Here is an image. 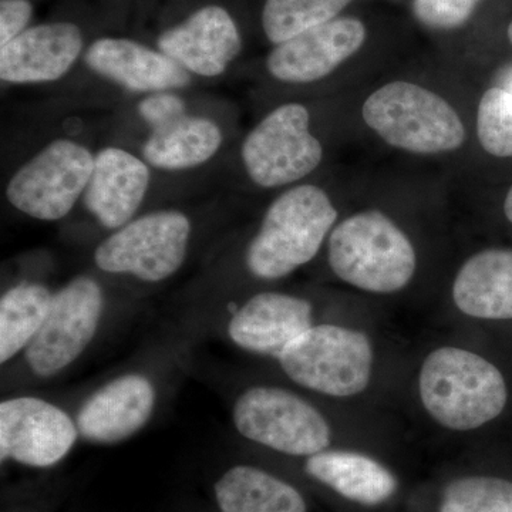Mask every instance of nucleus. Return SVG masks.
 Listing matches in <instances>:
<instances>
[{
  "label": "nucleus",
  "instance_id": "1",
  "mask_svg": "<svg viewBox=\"0 0 512 512\" xmlns=\"http://www.w3.org/2000/svg\"><path fill=\"white\" fill-rule=\"evenodd\" d=\"M336 220L338 210L318 185L301 184L282 192L248 244V271L264 281L293 274L318 255Z\"/></svg>",
  "mask_w": 512,
  "mask_h": 512
},
{
  "label": "nucleus",
  "instance_id": "2",
  "mask_svg": "<svg viewBox=\"0 0 512 512\" xmlns=\"http://www.w3.org/2000/svg\"><path fill=\"white\" fill-rule=\"evenodd\" d=\"M419 392L431 419L456 431L476 430L497 419L508 400L504 376L493 363L453 346L424 359Z\"/></svg>",
  "mask_w": 512,
  "mask_h": 512
},
{
  "label": "nucleus",
  "instance_id": "3",
  "mask_svg": "<svg viewBox=\"0 0 512 512\" xmlns=\"http://www.w3.org/2000/svg\"><path fill=\"white\" fill-rule=\"evenodd\" d=\"M328 258L340 281L373 293L402 291L417 268L416 249L406 232L377 210L339 222L329 235Z\"/></svg>",
  "mask_w": 512,
  "mask_h": 512
},
{
  "label": "nucleus",
  "instance_id": "4",
  "mask_svg": "<svg viewBox=\"0 0 512 512\" xmlns=\"http://www.w3.org/2000/svg\"><path fill=\"white\" fill-rule=\"evenodd\" d=\"M362 116L384 143L407 153H451L467 140L463 120L444 97L403 80L384 84L370 94Z\"/></svg>",
  "mask_w": 512,
  "mask_h": 512
},
{
  "label": "nucleus",
  "instance_id": "5",
  "mask_svg": "<svg viewBox=\"0 0 512 512\" xmlns=\"http://www.w3.org/2000/svg\"><path fill=\"white\" fill-rule=\"evenodd\" d=\"M278 360L289 379L326 396H356L372 379L370 339L343 326H312L286 346Z\"/></svg>",
  "mask_w": 512,
  "mask_h": 512
},
{
  "label": "nucleus",
  "instance_id": "6",
  "mask_svg": "<svg viewBox=\"0 0 512 512\" xmlns=\"http://www.w3.org/2000/svg\"><path fill=\"white\" fill-rule=\"evenodd\" d=\"M191 221L184 212L160 210L134 218L94 251V264L107 274L161 282L180 271L187 258Z\"/></svg>",
  "mask_w": 512,
  "mask_h": 512
},
{
  "label": "nucleus",
  "instance_id": "7",
  "mask_svg": "<svg viewBox=\"0 0 512 512\" xmlns=\"http://www.w3.org/2000/svg\"><path fill=\"white\" fill-rule=\"evenodd\" d=\"M93 168L89 148L70 138H57L15 171L6 198L33 220H62L83 198Z\"/></svg>",
  "mask_w": 512,
  "mask_h": 512
},
{
  "label": "nucleus",
  "instance_id": "8",
  "mask_svg": "<svg viewBox=\"0 0 512 512\" xmlns=\"http://www.w3.org/2000/svg\"><path fill=\"white\" fill-rule=\"evenodd\" d=\"M242 164L252 183L279 188L312 174L323 160V146L311 131V113L301 103L276 107L247 134Z\"/></svg>",
  "mask_w": 512,
  "mask_h": 512
},
{
  "label": "nucleus",
  "instance_id": "9",
  "mask_svg": "<svg viewBox=\"0 0 512 512\" xmlns=\"http://www.w3.org/2000/svg\"><path fill=\"white\" fill-rule=\"evenodd\" d=\"M232 420L245 439L288 456L311 457L326 450L332 439L322 413L281 387L245 390L234 404Z\"/></svg>",
  "mask_w": 512,
  "mask_h": 512
},
{
  "label": "nucleus",
  "instance_id": "10",
  "mask_svg": "<svg viewBox=\"0 0 512 512\" xmlns=\"http://www.w3.org/2000/svg\"><path fill=\"white\" fill-rule=\"evenodd\" d=\"M104 293L99 282L76 276L53 295L49 315L25 350L29 369L39 377L59 375L89 348L99 330Z\"/></svg>",
  "mask_w": 512,
  "mask_h": 512
},
{
  "label": "nucleus",
  "instance_id": "11",
  "mask_svg": "<svg viewBox=\"0 0 512 512\" xmlns=\"http://www.w3.org/2000/svg\"><path fill=\"white\" fill-rule=\"evenodd\" d=\"M79 436L69 414L39 397H13L0 404L2 461L52 467L70 453Z\"/></svg>",
  "mask_w": 512,
  "mask_h": 512
},
{
  "label": "nucleus",
  "instance_id": "12",
  "mask_svg": "<svg viewBox=\"0 0 512 512\" xmlns=\"http://www.w3.org/2000/svg\"><path fill=\"white\" fill-rule=\"evenodd\" d=\"M366 36L362 20L339 16L276 45L266 57V70L282 83L319 82L359 52Z\"/></svg>",
  "mask_w": 512,
  "mask_h": 512
},
{
  "label": "nucleus",
  "instance_id": "13",
  "mask_svg": "<svg viewBox=\"0 0 512 512\" xmlns=\"http://www.w3.org/2000/svg\"><path fill=\"white\" fill-rule=\"evenodd\" d=\"M158 50L192 76H222L242 50L237 20L221 5L201 6L164 29L156 39Z\"/></svg>",
  "mask_w": 512,
  "mask_h": 512
},
{
  "label": "nucleus",
  "instance_id": "14",
  "mask_svg": "<svg viewBox=\"0 0 512 512\" xmlns=\"http://www.w3.org/2000/svg\"><path fill=\"white\" fill-rule=\"evenodd\" d=\"M84 46L82 28L69 20L30 26L0 47V79L19 86L57 82L86 52Z\"/></svg>",
  "mask_w": 512,
  "mask_h": 512
},
{
  "label": "nucleus",
  "instance_id": "15",
  "mask_svg": "<svg viewBox=\"0 0 512 512\" xmlns=\"http://www.w3.org/2000/svg\"><path fill=\"white\" fill-rule=\"evenodd\" d=\"M83 59L94 74L128 92H174L191 84L192 74L183 66L130 37H99L86 47Z\"/></svg>",
  "mask_w": 512,
  "mask_h": 512
},
{
  "label": "nucleus",
  "instance_id": "16",
  "mask_svg": "<svg viewBox=\"0 0 512 512\" xmlns=\"http://www.w3.org/2000/svg\"><path fill=\"white\" fill-rule=\"evenodd\" d=\"M150 183L146 160L124 148H101L82 198L84 208L101 227L116 231L134 220Z\"/></svg>",
  "mask_w": 512,
  "mask_h": 512
},
{
  "label": "nucleus",
  "instance_id": "17",
  "mask_svg": "<svg viewBox=\"0 0 512 512\" xmlns=\"http://www.w3.org/2000/svg\"><path fill=\"white\" fill-rule=\"evenodd\" d=\"M156 407V389L146 376L131 373L94 392L77 414L80 436L90 443L116 444L144 429Z\"/></svg>",
  "mask_w": 512,
  "mask_h": 512
},
{
  "label": "nucleus",
  "instance_id": "18",
  "mask_svg": "<svg viewBox=\"0 0 512 512\" xmlns=\"http://www.w3.org/2000/svg\"><path fill=\"white\" fill-rule=\"evenodd\" d=\"M312 305L281 292H262L248 299L228 323L238 348L278 359L286 346L312 328Z\"/></svg>",
  "mask_w": 512,
  "mask_h": 512
},
{
  "label": "nucleus",
  "instance_id": "19",
  "mask_svg": "<svg viewBox=\"0 0 512 512\" xmlns=\"http://www.w3.org/2000/svg\"><path fill=\"white\" fill-rule=\"evenodd\" d=\"M458 311L477 319H512V249H484L454 279Z\"/></svg>",
  "mask_w": 512,
  "mask_h": 512
},
{
  "label": "nucleus",
  "instance_id": "20",
  "mask_svg": "<svg viewBox=\"0 0 512 512\" xmlns=\"http://www.w3.org/2000/svg\"><path fill=\"white\" fill-rule=\"evenodd\" d=\"M306 473L342 497L379 505L397 491V478L375 458L348 450H323L306 460Z\"/></svg>",
  "mask_w": 512,
  "mask_h": 512
},
{
  "label": "nucleus",
  "instance_id": "21",
  "mask_svg": "<svg viewBox=\"0 0 512 512\" xmlns=\"http://www.w3.org/2000/svg\"><path fill=\"white\" fill-rule=\"evenodd\" d=\"M222 143L224 134L214 120L185 114L151 130L141 154L148 165L158 170L185 171L212 160Z\"/></svg>",
  "mask_w": 512,
  "mask_h": 512
},
{
  "label": "nucleus",
  "instance_id": "22",
  "mask_svg": "<svg viewBox=\"0 0 512 512\" xmlns=\"http://www.w3.org/2000/svg\"><path fill=\"white\" fill-rule=\"evenodd\" d=\"M221 512H306L301 493L261 468L237 466L215 484Z\"/></svg>",
  "mask_w": 512,
  "mask_h": 512
},
{
  "label": "nucleus",
  "instance_id": "23",
  "mask_svg": "<svg viewBox=\"0 0 512 512\" xmlns=\"http://www.w3.org/2000/svg\"><path fill=\"white\" fill-rule=\"evenodd\" d=\"M53 295L47 286L22 282L0 298V362L28 349L49 315Z\"/></svg>",
  "mask_w": 512,
  "mask_h": 512
},
{
  "label": "nucleus",
  "instance_id": "24",
  "mask_svg": "<svg viewBox=\"0 0 512 512\" xmlns=\"http://www.w3.org/2000/svg\"><path fill=\"white\" fill-rule=\"evenodd\" d=\"M352 0H265L262 29L274 45L339 18Z\"/></svg>",
  "mask_w": 512,
  "mask_h": 512
},
{
  "label": "nucleus",
  "instance_id": "25",
  "mask_svg": "<svg viewBox=\"0 0 512 512\" xmlns=\"http://www.w3.org/2000/svg\"><path fill=\"white\" fill-rule=\"evenodd\" d=\"M440 512H512V483L495 477H464L444 490Z\"/></svg>",
  "mask_w": 512,
  "mask_h": 512
},
{
  "label": "nucleus",
  "instance_id": "26",
  "mask_svg": "<svg viewBox=\"0 0 512 512\" xmlns=\"http://www.w3.org/2000/svg\"><path fill=\"white\" fill-rule=\"evenodd\" d=\"M477 136L485 153L498 158H512V107L507 90L493 87L481 97Z\"/></svg>",
  "mask_w": 512,
  "mask_h": 512
},
{
  "label": "nucleus",
  "instance_id": "27",
  "mask_svg": "<svg viewBox=\"0 0 512 512\" xmlns=\"http://www.w3.org/2000/svg\"><path fill=\"white\" fill-rule=\"evenodd\" d=\"M481 0H413V13L421 25L451 30L466 25Z\"/></svg>",
  "mask_w": 512,
  "mask_h": 512
},
{
  "label": "nucleus",
  "instance_id": "28",
  "mask_svg": "<svg viewBox=\"0 0 512 512\" xmlns=\"http://www.w3.org/2000/svg\"><path fill=\"white\" fill-rule=\"evenodd\" d=\"M137 113L151 130L163 127L188 114L187 103L175 92L147 94L137 104Z\"/></svg>",
  "mask_w": 512,
  "mask_h": 512
},
{
  "label": "nucleus",
  "instance_id": "29",
  "mask_svg": "<svg viewBox=\"0 0 512 512\" xmlns=\"http://www.w3.org/2000/svg\"><path fill=\"white\" fill-rule=\"evenodd\" d=\"M33 13L35 8L30 0H0V47L30 28Z\"/></svg>",
  "mask_w": 512,
  "mask_h": 512
},
{
  "label": "nucleus",
  "instance_id": "30",
  "mask_svg": "<svg viewBox=\"0 0 512 512\" xmlns=\"http://www.w3.org/2000/svg\"><path fill=\"white\" fill-rule=\"evenodd\" d=\"M504 214L512 224V187L508 190L504 200Z\"/></svg>",
  "mask_w": 512,
  "mask_h": 512
},
{
  "label": "nucleus",
  "instance_id": "31",
  "mask_svg": "<svg viewBox=\"0 0 512 512\" xmlns=\"http://www.w3.org/2000/svg\"><path fill=\"white\" fill-rule=\"evenodd\" d=\"M507 35H508V40H510L511 45H512V22L510 23V26H508Z\"/></svg>",
  "mask_w": 512,
  "mask_h": 512
}]
</instances>
